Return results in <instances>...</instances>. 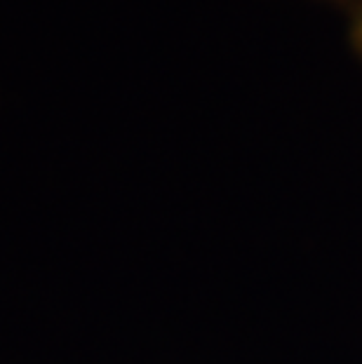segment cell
Returning a JSON list of instances; mask_svg holds the SVG:
<instances>
[{"label": "cell", "instance_id": "cell-1", "mask_svg": "<svg viewBox=\"0 0 362 364\" xmlns=\"http://www.w3.org/2000/svg\"><path fill=\"white\" fill-rule=\"evenodd\" d=\"M348 12H351V31H348L351 45L356 48V52L360 54V59H362V3L356 5Z\"/></svg>", "mask_w": 362, "mask_h": 364}, {"label": "cell", "instance_id": "cell-2", "mask_svg": "<svg viewBox=\"0 0 362 364\" xmlns=\"http://www.w3.org/2000/svg\"><path fill=\"white\" fill-rule=\"evenodd\" d=\"M332 3H339V5H346V7H348V10H353V7H356V5H360V3H362V0H332Z\"/></svg>", "mask_w": 362, "mask_h": 364}]
</instances>
